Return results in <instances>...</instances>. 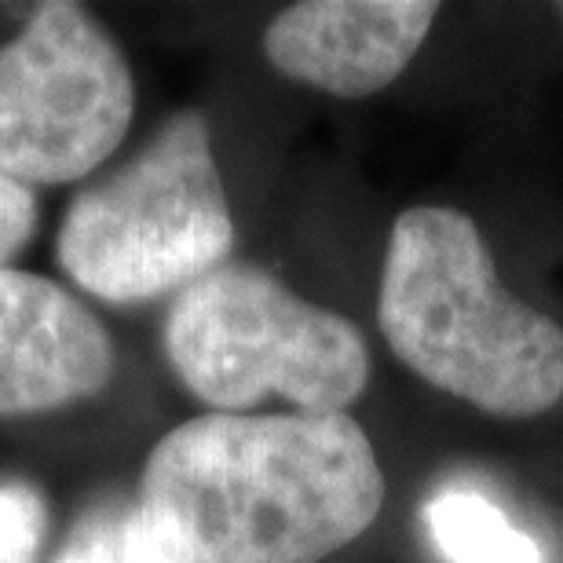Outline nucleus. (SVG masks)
Returning a JSON list of instances; mask_svg holds the SVG:
<instances>
[{
  "instance_id": "nucleus-1",
  "label": "nucleus",
  "mask_w": 563,
  "mask_h": 563,
  "mask_svg": "<svg viewBox=\"0 0 563 563\" xmlns=\"http://www.w3.org/2000/svg\"><path fill=\"white\" fill-rule=\"evenodd\" d=\"M385 472L347 413H206L151 450L125 563H322L369 531Z\"/></svg>"
},
{
  "instance_id": "nucleus-2",
  "label": "nucleus",
  "mask_w": 563,
  "mask_h": 563,
  "mask_svg": "<svg viewBox=\"0 0 563 563\" xmlns=\"http://www.w3.org/2000/svg\"><path fill=\"white\" fill-rule=\"evenodd\" d=\"M380 333L428 385L494 418H538L563 396V325L498 282L476 220L418 206L391 223Z\"/></svg>"
},
{
  "instance_id": "nucleus-3",
  "label": "nucleus",
  "mask_w": 563,
  "mask_h": 563,
  "mask_svg": "<svg viewBox=\"0 0 563 563\" xmlns=\"http://www.w3.org/2000/svg\"><path fill=\"white\" fill-rule=\"evenodd\" d=\"M165 352L217 413H250L267 399H286L292 413H344L369 380V347L344 314L250 264H223L179 289Z\"/></svg>"
},
{
  "instance_id": "nucleus-4",
  "label": "nucleus",
  "mask_w": 563,
  "mask_h": 563,
  "mask_svg": "<svg viewBox=\"0 0 563 563\" xmlns=\"http://www.w3.org/2000/svg\"><path fill=\"white\" fill-rule=\"evenodd\" d=\"M231 245L234 220L209 121L184 110L143 154L74 198L59 264L99 300L140 303L217 272Z\"/></svg>"
},
{
  "instance_id": "nucleus-5",
  "label": "nucleus",
  "mask_w": 563,
  "mask_h": 563,
  "mask_svg": "<svg viewBox=\"0 0 563 563\" xmlns=\"http://www.w3.org/2000/svg\"><path fill=\"white\" fill-rule=\"evenodd\" d=\"M136 85L114 37L77 4H41L0 48V173L70 184L125 140Z\"/></svg>"
},
{
  "instance_id": "nucleus-6",
  "label": "nucleus",
  "mask_w": 563,
  "mask_h": 563,
  "mask_svg": "<svg viewBox=\"0 0 563 563\" xmlns=\"http://www.w3.org/2000/svg\"><path fill=\"white\" fill-rule=\"evenodd\" d=\"M435 15L432 0H303L275 15L264 55L289 81L363 99L407 70Z\"/></svg>"
},
{
  "instance_id": "nucleus-7",
  "label": "nucleus",
  "mask_w": 563,
  "mask_h": 563,
  "mask_svg": "<svg viewBox=\"0 0 563 563\" xmlns=\"http://www.w3.org/2000/svg\"><path fill=\"white\" fill-rule=\"evenodd\" d=\"M114 377V347L85 303L55 282L0 272V418L70 407Z\"/></svg>"
},
{
  "instance_id": "nucleus-8",
  "label": "nucleus",
  "mask_w": 563,
  "mask_h": 563,
  "mask_svg": "<svg viewBox=\"0 0 563 563\" xmlns=\"http://www.w3.org/2000/svg\"><path fill=\"white\" fill-rule=\"evenodd\" d=\"M424 520L446 563H542L534 538L516 531L479 490H439Z\"/></svg>"
},
{
  "instance_id": "nucleus-9",
  "label": "nucleus",
  "mask_w": 563,
  "mask_h": 563,
  "mask_svg": "<svg viewBox=\"0 0 563 563\" xmlns=\"http://www.w3.org/2000/svg\"><path fill=\"white\" fill-rule=\"evenodd\" d=\"M48 509L30 483H0V563H37Z\"/></svg>"
},
{
  "instance_id": "nucleus-10",
  "label": "nucleus",
  "mask_w": 563,
  "mask_h": 563,
  "mask_svg": "<svg viewBox=\"0 0 563 563\" xmlns=\"http://www.w3.org/2000/svg\"><path fill=\"white\" fill-rule=\"evenodd\" d=\"M121 538H125V512L96 509L74 527L55 563H125Z\"/></svg>"
},
{
  "instance_id": "nucleus-11",
  "label": "nucleus",
  "mask_w": 563,
  "mask_h": 563,
  "mask_svg": "<svg viewBox=\"0 0 563 563\" xmlns=\"http://www.w3.org/2000/svg\"><path fill=\"white\" fill-rule=\"evenodd\" d=\"M37 223V198L26 184L0 173V272L30 242Z\"/></svg>"
},
{
  "instance_id": "nucleus-12",
  "label": "nucleus",
  "mask_w": 563,
  "mask_h": 563,
  "mask_svg": "<svg viewBox=\"0 0 563 563\" xmlns=\"http://www.w3.org/2000/svg\"><path fill=\"white\" fill-rule=\"evenodd\" d=\"M560 22H563V4H560Z\"/></svg>"
}]
</instances>
